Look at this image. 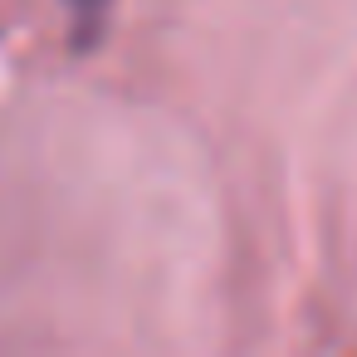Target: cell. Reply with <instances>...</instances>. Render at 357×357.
Returning <instances> with one entry per match:
<instances>
[{"instance_id": "6da1fadb", "label": "cell", "mask_w": 357, "mask_h": 357, "mask_svg": "<svg viewBox=\"0 0 357 357\" xmlns=\"http://www.w3.org/2000/svg\"><path fill=\"white\" fill-rule=\"evenodd\" d=\"M108 6L113 0H64V10H69V35L79 50H93L103 25H108Z\"/></svg>"}]
</instances>
